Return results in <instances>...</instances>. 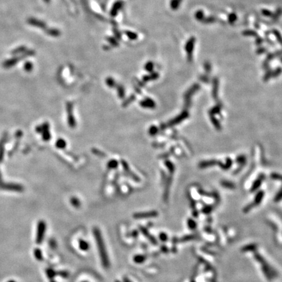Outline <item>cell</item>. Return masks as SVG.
I'll use <instances>...</instances> for the list:
<instances>
[{"instance_id": "1", "label": "cell", "mask_w": 282, "mask_h": 282, "mask_svg": "<svg viewBox=\"0 0 282 282\" xmlns=\"http://www.w3.org/2000/svg\"><path fill=\"white\" fill-rule=\"evenodd\" d=\"M93 232L94 236H95V238L96 240L97 246H98V248L99 250V255H100L102 264V265H103V266L107 269V268L109 266V257H108V255L107 253L106 247H105V244H104L103 239L102 238L101 231L99 230V229H98V228L95 227L93 228Z\"/></svg>"}, {"instance_id": "2", "label": "cell", "mask_w": 282, "mask_h": 282, "mask_svg": "<svg viewBox=\"0 0 282 282\" xmlns=\"http://www.w3.org/2000/svg\"><path fill=\"white\" fill-rule=\"evenodd\" d=\"M196 39L195 37H192L187 40L186 45H185V50L187 54V60L192 61L193 60V52L194 50Z\"/></svg>"}, {"instance_id": "3", "label": "cell", "mask_w": 282, "mask_h": 282, "mask_svg": "<svg viewBox=\"0 0 282 282\" xmlns=\"http://www.w3.org/2000/svg\"><path fill=\"white\" fill-rule=\"evenodd\" d=\"M45 230H46V223L45 221H41L39 222L37 227V233L36 242L38 244H41L43 241Z\"/></svg>"}, {"instance_id": "4", "label": "cell", "mask_w": 282, "mask_h": 282, "mask_svg": "<svg viewBox=\"0 0 282 282\" xmlns=\"http://www.w3.org/2000/svg\"><path fill=\"white\" fill-rule=\"evenodd\" d=\"M124 6V2L122 0H118L113 4L112 8L110 11V15L111 16L115 17L118 13L119 11Z\"/></svg>"}, {"instance_id": "5", "label": "cell", "mask_w": 282, "mask_h": 282, "mask_svg": "<svg viewBox=\"0 0 282 282\" xmlns=\"http://www.w3.org/2000/svg\"><path fill=\"white\" fill-rule=\"evenodd\" d=\"M28 24L33 25V26L41 28V29H46L47 28L46 24H45L43 21L40 20L39 19L30 18V19H28Z\"/></svg>"}, {"instance_id": "6", "label": "cell", "mask_w": 282, "mask_h": 282, "mask_svg": "<svg viewBox=\"0 0 282 282\" xmlns=\"http://www.w3.org/2000/svg\"><path fill=\"white\" fill-rule=\"evenodd\" d=\"M157 216H158V213L156 212L151 211V212H141V213H135V215L133 216V217L136 219H140V218L155 217Z\"/></svg>"}, {"instance_id": "7", "label": "cell", "mask_w": 282, "mask_h": 282, "mask_svg": "<svg viewBox=\"0 0 282 282\" xmlns=\"http://www.w3.org/2000/svg\"><path fill=\"white\" fill-rule=\"evenodd\" d=\"M46 33L52 37H58L61 35L60 31L58 29H55V28H49V29L46 30Z\"/></svg>"}, {"instance_id": "8", "label": "cell", "mask_w": 282, "mask_h": 282, "mask_svg": "<svg viewBox=\"0 0 282 282\" xmlns=\"http://www.w3.org/2000/svg\"><path fill=\"white\" fill-rule=\"evenodd\" d=\"M182 1H183V0H170V7L171 8V9L174 11L178 9Z\"/></svg>"}, {"instance_id": "9", "label": "cell", "mask_w": 282, "mask_h": 282, "mask_svg": "<svg viewBox=\"0 0 282 282\" xmlns=\"http://www.w3.org/2000/svg\"><path fill=\"white\" fill-rule=\"evenodd\" d=\"M281 15H282V8H278L275 11V13H273V16L271 18L272 20L274 22H277Z\"/></svg>"}, {"instance_id": "10", "label": "cell", "mask_w": 282, "mask_h": 282, "mask_svg": "<svg viewBox=\"0 0 282 282\" xmlns=\"http://www.w3.org/2000/svg\"><path fill=\"white\" fill-rule=\"evenodd\" d=\"M218 21V18L216 17L213 16H205L203 18V20L201 21V22H203L204 24H212Z\"/></svg>"}, {"instance_id": "11", "label": "cell", "mask_w": 282, "mask_h": 282, "mask_svg": "<svg viewBox=\"0 0 282 282\" xmlns=\"http://www.w3.org/2000/svg\"><path fill=\"white\" fill-rule=\"evenodd\" d=\"M199 88H200V86L198 84H195L193 86H192V88L187 91V92L186 93V99L189 98L191 95H192V93H194L196 91H197Z\"/></svg>"}, {"instance_id": "12", "label": "cell", "mask_w": 282, "mask_h": 282, "mask_svg": "<svg viewBox=\"0 0 282 282\" xmlns=\"http://www.w3.org/2000/svg\"><path fill=\"white\" fill-rule=\"evenodd\" d=\"M242 35L244 36H249V37H257V36H259L258 33L257 31H255L254 30H244L242 31Z\"/></svg>"}, {"instance_id": "13", "label": "cell", "mask_w": 282, "mask_h": 282, "mask_svg": "<svg viewBox=\"0 0 282 282\" xmlns=\"http://www.w3.org/2000/svg\"><path fill=\"white\" fill-rule=\"evenodd\" d=\"M140 229L141 230V231L142 232V233H143V234L145 235V236H147V237L148 238V239H149L151 242H152L153 244H155L157 243L155 239L153 238V236H152V235H150L149 234V233L148 232V230L146 229H144V228L142 227H141Z\"/></svg>"}, {"instance_id": "14", "label": "cell", "mask_w": 282, "mask_h": 282, "mask_svg": "<svg viewBox=\"0 0 282 282\" xmlns=\"http://www.w3.org/2000/svg\"><path fill=\"white\" fill-rule=\"evenodd\" d=\"M106 39L107 41L109 42V44L113 47H118L119 45L118 40L115 37H107Z\"/></svg>"}, {"instance_id": "15", "label": "cell", "mask_w": 282, "mask_h": 282, "mask_svg": "<svg viewBox=\"0 0 282 282\" xmlns=\"http://www.w3.org/2000/svg\"><path fill=\"white\" fill-rule=\"evenodd\" d=\"M272 33H273V35H274L276 40H277V41L278 42V43H280L282 46V36L280 31L277 30H272Z\"/></svg>"}, {"instance_id": "16", "label": "cell", "mask_w": 282, "mask_h": 282, "mask_svg": "<svg viewBox=\"0 0 282 282\" xmlns=\"http://www.w3.org/2000/svg\"><path fill=\"white\" fill-rule=\"evenodd\" d=\"M228 22L230 24H233L237 20V15L235 13H230L227 17Z\"/></svg>"}, {"instance_id": "17", "label": "cell", "mask_w": 282, "mask_h": 282, "mask_svg": "<svg viewBox=\"0 0 282 282\" xmlns=\"http://www.w3.org/2000/svg\"><path fill=\"white\" fill-rule=\"evenodd\" d=\"M124 33H125V35H126L127 37L129 38L130 40H132V41H133V40L137 39V38H138L137 34H136V33L133 32V31H125Z\"/></svg>"}, {"instance_id": "18", "label": "cell", "mask_w": 282, "mask_h": 282, "mask_svg": "<svg viewBox=\"0 0 282 282\" xmlns=\"http://www.w3.org/2000/svg\"><path fill=\"white\" fill-rule=\"evenodd\" d=\"M195 18H196V20H197L198 21L201 22L202 20H203L204 17H205V16H204V13L203 11H202V10L197 11H196V12L195 13Z\"/></svg>"}, {"instance_id": "19", "label": "cell", "mask_w": 282, "mask_h": 282, "mask_svg": "<svg viewBox=\"0 0 282 282\" xmlns=\"http://www.w3.org/2000/svg\"><path fill=\"white\" fill-rule=\"evenodd\" d=\"M216 161L214 160L208 161H204V162H203V163H201L200 164V167L202 168H205L208 166H212V165H216Z\"/></svg>"}, {"instance_id": "20", "label": "cell", "mask_w": 282, "mask_h": 282, "mask_svg": "<svg viewBox=\"0 0 282 282\" xmlns=\"http://www.w3.org/2000/svg\"><path fill=\"white\" fill-rule=\"evenodd\" d=\"M218 88V79L217 78H214L213 80V95H216L217 94Z\"/></svg>"}, {"instance_id": "21", "label": "cell", "mask_w": 282, "mask_h": 282, "mask_svg": "<svg viewBox=\"0 0 282 282\" xmlns=\"http://www.w3.org/2000/svg\"><path fill=\"white\" fill-rule=\"evenodd\" d=\"M79 246H80V248H81L82 250H84V251L88 250V248H89V247H90L89 245H88V242H86L84 241V240H81V241H80V242H79Z\"/></svg>"}, {"instance_id": "22", "label": "cell", "mask_w": 282, "mask_h": 282, "mask_svg": "<svg viewBox=\"0 0 282 282\" xmlns=\"http://www.w3.org/2000/svg\"><path fill=\"white\" fill-rule=\"evenodd\" d=\"M281 73H282V68L280 67H277L276 69H274V71H272V78L277 77V76H280L281 75Z\"/></svg>"}, {"instance_id": "23", "label": "cell", "mask_w": 282, "mask_h": 282, "mask_svg": "<svg viewBox=\"0 0 282 282\" xmlns=\"http://www.w3.org/2000/svg\"><path fill=\"white\" fill-rule=\"evenodd\" d=\"M273 13H272V11H270V10H268V9H265V8L261 10L262 15H263L264 16L268 17V18H272L273 16Z\"/></svg>"}, {"instance_id": "24", "label": "cell", "mask_w": 282, "mask_h": 282, "mask_svg": "<svg viewBox=\"0 0 282 282\" xmlns=\"http://www.w3.org/2000/svg\"><path fill=\"white\" fill-rule=\"evenodd\" d=\"M27 49L25 48V47H19L18 48H16V49H15L13 51V52L12 54L14 55H16V54H20V53H24L25 52V51H27L26 50Z\"/></svg>"}, {"instance_id": "25", "label": "cell", "mask_w": 282, "mask_h": 282, "mask_svg": "<svg viewBox=\"0 0 282 282\" xmlns=\"http://www.w3.org/2000/svg\"><path fill=\"white\" fill-rule=\"evenodd\" d=\"M144 69L146 71H148V72H152L153 69V64L152 61H148L147 62L146 64L144 65Z\"/></svg>"}, {"instance_id": "26", "label": "cell", "mask_w": 282, "mask_h": 282, "mask_svg": "<svg viewBox=\"0 0 282 282\" xmlns=\"http://www.w3.org/2000/svg\"><path fill=\"white\" fill-rule=\"evenodd\" d=\"M34 255H35V258L39 261H41L42 259V254L41 251L39 249H35L34 251Z\"/></svg>"}, {"instance_id": "27", "label": "cell", "mask_w": 282, "mask_h": 282, "mask_svg": "<svg viewBox=\"0 0 282 282\" xmlns=\"http://www.w3.org/2000/svg\"><path fill=\"white\" fill-rule=\"evenodd\" d=\"M145 259H146V257L143 255H136L134 257V261L136 263H141L142 262H144Z\"/></svg>"}, {"instance_id": "28", "label": "cell", "mask_w": 282, "mask_h": 282, "mask_svg": "<svg viewBox=\"0 0 282 282\" xmlns=\"http://www.w3.org/2000/svg\"><path fill=\"white\" fill-rule=\"evenodd\" d=\"M159 76V75L158 73H152L149 76H145L144 77V81H149V80H153V79H156Z\"/></svg>"}, {"instance_id": "29", "label": "cell", "mask_w": 282, "mask_h": 282, "mask_svg": "<svg viewBox=\"0 0 282 282\" xmlns=\"http://www.w3.org/2000/svg\"><path fill=\"white\" fill-rule=\"evenodd\" d=\"M272 70H269V71H268L264 75V77H263V80L264 81H268L270 78H272Z\"/></svg>"}, {"instance_id": "30", "label": "cell", "mask_w": 282, "mask_h": 282, "mask_svg": "<svg viewBox=\"0 0 282 282\" xmlns=\"http://www.w3.org/2000/svg\"><path fill=\"white\" fill-rule=\"evenodd\" d=\"M204 69H205V71H206V72L210 73V71H211L212 67H211V64H210V62H208V61L205 62L204 64Z\"/></svg>"}, {"instance_id": "31", "label": "cell", "mask_w": 282, "mask_h": 282, "mask_svg": "<svg viewBox=\"0 0 282 282\" xmlns=\"http://www.w3.org/2000/svg\"><path fill=\"white\" fill-rule=\"evenodd\" d=\"M267 49L265 48V47H259L257 50H256V53L257 54H264L265 52H267Z\"/></svg>"}, {"instance_id": "32", "label": "cell", "mask_w": 282, "mask_h": 282, "mask_svg": "<svg viewBox=\"0 0 282 282\" xmlns=\"http://www.w3.org/2000/svg\"><path fill=\"white\" fill-rule=\"evenodd\" d=\"M113 32H114V34L115 37L116 39H120L122 38V35H121L120 32H119V31L117 29H116V28H114Z\"/></svg>"}, {"instance_id": "33", "label": "cell", "mask_w": 282, "mask_h": 282, "mask_svg": "<svg viewBox=\"0 0 282 282\" xmlns=\"http://www.w3.org/2000/svg\"><path fill=\"white\" fill-rule=\"evenodd\" d=\"M264 42V39L261 37L257 36V37L255 38V44L257 45H261L263 42Z\"/></svg>"}, {"instance_id": "34", "label": "cell", "mask_w": 282, "mask_h": 282, "mask_svg": "<svg viewBox=\"0 0 282 282\" xmlns=\"http://www.w3.org/2000/svg\"><path fill=\"white\" fill-rule=\"evenodd\" d=\"M107 84L109 86H113L114 85V81L112 78H108L107 79Z\"/></svg>"}, {"instance_id": "35", "label": "cell", "mask_w": 282, "mask_h": 282, "mask_svg": "<svg viewBox=\"0 0 282 282\" xmlns=\"http://www.w3.org/2000/svg\"><path fill=\"white\" fill-rule=\"evenodd\" d=\"M222 184L224 186H225V187H233L234 186V185L232 184H230L229 182H224L222 183Z\"/></svg>"}, {"instance_id": "36", "label": "cell", "mask_w": 282, "mask_h": 282, "mask_svg": "<svg viewBox=\"0 0 282 282\" xmlns=\"http://www.w3.org/2000/svg\"><path fill=\"white\" fill-rule=\"evenodd\" d=\"M200 79L202 81H203V82H208V76H205V75L201 76Z\"/></svg>"}, {"instance_id": "37", "label": "cell", "mask_w": 282, "mask_h": 282, "mask_svg": "<svg viewBox=\"0 0 282 282\" xmlns=\"http://www.w3.org/2000/svg\"><path fill=\"white\" fill-rule=\"evenodd\" d=\"M266 42H267L268 43H269V45H274V42H273V41H272L271 39H269V37H266Z\"/></svg>"}, {"instance_id": "38", "label": "cell", "mask_w": 282, "mask_h": 282, "mask_svg": "<svg viewBox=\"0 0 282 282\" xmlns=\"http://www.w3.org/2000/svg\"><path fill=\"white\" fill-rule=\"evenodd\" d=\"M58 145L59 147H64L65 146V142L64 141H59L58 142Z\"/></svg>"}, {"instance_id": "39", "label": "cell", "mask_w": 282, "mask_h": 282, "mask_svg": "<svg viewBox=\"0 0 282 282\" xmlns=\"http://www.w3.org/2000/svg\"><path fill=\"white\" fill-rule=\"evenodd\" d=\"M47 274H48V276H49V278H52V277H53L54 275V274L53 270H50V271L47 272Z\"/></svg>"}, {"instance_id": "40", "label": "cell", "mask_w": 282, "mask_h": 282, "mask_svg": "<svg viewBox=\"0 0 282 282\" xmlns=\"http://www.w3.org/2000/svg\"><path fill=\"white\" fill-rule=\"evenodd\" d=\"M72 203H73V204L75 205V206H78V204H77L76 203H78V200H76V199H74L72 200Z\"/></svg>"}, {"instance_id": "41", "label": "cell", "mask_w": 282, "mask_h": 282, "mask_svg": "<svg viewBox=\"0 0 282 282\" xmlns=\"http://www.w3.org/2000/svg\"><path fill=\"white\" fill-rule=\"evenodd\" d=\"M166 238V236H165V235H163V234H161V235H160V238L162 240L164 241V240H165L164 238Z\"/></svg>"}, {"instance_id": "42", "label": "cell", "mask_w": 282, "mask_h": 282, "mask_svg": "<svg viewBox=\"0 0 282 282\" xmlns=\"http://www.w3.org/2000/svg\"><path fill=\"white\" fill-rule=\"evenodd\" d=\"M254 25H255V27L256 28H257V29H260V27H259V24L257 23V22H255Z\"/></svg>"}, {"instance_id": "43", "label": "cell", "mask_w": 282, "mask_h": 282, "mask_svg": "<svg viewBox=\"0 0 282 282\" xmlns=\"http://www.w3.org/2000/svg\"><path fill=\"white\" fill-rule=\"evenodd\" d=\"M43 1L45 2V3H47V4H48L50 1V0H43Z\"/></svg>"}, {"instance_id": "44", "label": "cell", "mask_w": 282, "mask_h": 282, "mask_svg": "<svg viewBox=\"0 0 282 282\" xmlns=\"http://www.w3.org/2000/svg\"><path fill=\"white\" fill-rule=\"evenodd\" d=\"M280 61H281V62L282 63V56L280 57Z\"/></svg>"}, {"instance_id": "45", "label": "cell", "mask_w": 282, "mask_h": 282, "mask_svg": "<svg viewBox=\"0 0 282 282\" xmlns=\"http://www.w3.org/2000/svg\"><path fill=\"white\" fill-rule=\"evenodd\" d=\"M8 282H15V281H8Z\"/></svg>"}, {"instance_id": "46", "label": "cell", "mask_w": 282, "mask_h": 282, "mask_svg": "<svg viewBox=\"0 0 282 282\" xmlns=\"http://www.w3.org/2000/svg\"><path fill=\"white\" fill-rule=\"evenodd\" d=\"M53 282H54V281H53Z\"/></svg>"}]
</instances>
